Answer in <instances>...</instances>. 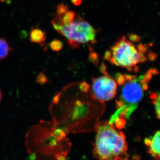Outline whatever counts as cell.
Returning a JSON list of instances; mask_svg holds the SVG:
<instances>
[{
  "label": "cell",
  "instance_id": "cell-13",
  "mask_svg": "<svg viewBox=\"0 0 160 160\" xmlns=\"http://www.w3.org/2000/svg\"><path fill=\"white\" fill-rule=\"evenodd\" d=\"M1 99H2V94H1V91H0V102H1Z\"/></svg>",
  "mask_w": 160,
  "mask_h": 160
},
{
  "label": "cell",
  "instance_id": "cell-2",
  "mask_svg": "<svg viewBox=\"0 0 160 160\" xmlns=\"http://www.w3.org/2000/svg\"><path fill=\"white\" fill-rule=\"evenodd\" d=\"M125 134L108 121L96 126L93 155L100 160H126L128 158Z\"/></svg>",
  "mask_w": 160,
  "mask_h": 160
},
{
  "label": "cell",
  "instance_id": "cell-1",
  "mask_svg": "<svg viewBox=\"0 0 160 160\" xmlns=\"http://www.w3.org/2000/svg\"><path fill=\"white\" fill-rule=\"evenodd\" d=\"M154 71L151 69L139 77L122 74L116 76L120 86V93L116 100L117 110L109 123L112 124L116 122L121 124L122 118H129L142 98L144 92L148 89V83Z\"/></svg>",
  "mask_w": 160,
  "mask_h": 160
},
{
  "label": "cell",
  "instance_id": "cell-7",
  "mask_svg": "<svg viewBox=\"0 0 160 160\" xmlns=\"http://www.w3.org/2000/svg\"><path fill=\"white\" fill-rule=\"evenodd\" d=\"M46 39V32L39 28L32 29L30 32V41L32 42L42 44Z\"/></svg>",
  "mask_w": 160,
  "mask_h": 160
},
{
  "label": "cell",
  "instance_id": "cell-4",
  "mask_svg": "<svg viewBox=\"0 0 160 160\" xmlns=\"http://www.w3.org/2000/svg\"><path fill=\"white\" fill-rule=\"evenodd\" d=\"M54 29L66 38L69 46L73 49L81 44H93L96 42L97 31L79 15L70 22L63 23L57 16L52 20Z\"/></svg>",
  "mask_w": 160,
  "mask_h": 160
},
{
  "label": "cell",
  "instance_id": "cell-9",
  "mask_svg": "<svg viewBox=\"0 0 160 160\" xmlns=\"http://www.w3.org/2000/svg\"><path fill=\"white\" fill-rule=\"evenodd\" d=\"M155 108L156 113L158 119L160 118V94L159 93H152L150 95Z\"/></svg>",
  "mask_w": 160,
  "mask_h": 160
},
{
  "label": "cell",
  "instance_id": "cell-11",
  "mask_svg": "<svg viewBox=\"0 0 160 160\" xmlns=\"http://www.w3.org/2000/svg\"><path fill=\"white\" fill-rule=\"evenodd\" d=\"M71 2L76 6H78V5L81 4L82 1L81 0H71Z\"/></svg>",
  "mask_w": 160,
  "mask_h": 160
},
{
  "label": "cell",
  "instance_id": "cell-10",
  "mask_svg": "<svg viewBox=\"0 0 160 160\" xmlns=\"http://www.w3.org/2000/svg\"><path fill=\"white\" fill-rule=\"evenodd\" d=\"M49 47L52 51H59L62 49L63 44L62 42L60 40L54 39L49 43Z\"/></svg>",
  "mask_w": 160,
  "mask_h": 160
},
{
  "label": "cell",
  "instance_id": "cell-5",
  "mask_svg": "<svg viewBox=\"0 0 160 160\" xmlns=\"http://www.w3.org/2000/svg\"><path fill=\"white\" fill-rule=\"evenodd\" d=\"M116 82L109 76L105 75L92 80V90L98 99L109 101L113 98L117 93Z\"/></svg>",
  "mask_w": 160,
  "mask_h": 160
},
{
  "label": "cell",
  "instance_id": "cell-12",
  "mask_svg": "<svg viewBox=\"0 0 160 160\" xmlns=\"http://www.w3.org/2000/svg\"><path fill=\"white\" fill-rule=\"evenodd\" d=\"M9 1V0H0V1L2 3L5 2H7V1Z\"/></svg>",
  "mask_w": 160,
  "mask_h": 160
},
{
  "label": "cell",
  "instance_id": "cell-8",
  "mask_svg": "<svg viewBox=\"0 0 160 160\" xmlns=\"http://www.w3.org/2000/svg\"><path fill=\"white\" fill-rule=\"evenodd\" d=\"M9 44L4 38H0V61L7 57L9 52L12 51Z\"/></svg>",
  "mask_w": 160,
  "mask_h": 160
},
{
  "label": "cell",
  "instance_id": "cell-6",
  "mask_svg": "<svg viewBox=\"0 0 160 160\" xmlns=\"http://www.w3.org/2000/svg\"><path fill=\"white\" fill-rule=\"evenodd\" d=\"M160 131L156 132L151 139L145 140L146 145L149 147V152L156 159H160Z\"/></svg>",
  "mask_w": 160,
  "mask_h": 160
},
{
  "label": "cell",
  "instance_id": "cell-3",
  "mask_svg": "<svg viewBox=\"0 0 160 160\" xmlns=\"http://www.w3.org/2000/svg\"><path fill=\"white\" fill-rule=\"evenodd\" d=\"M147 50L146 44L136 45L124 36L117 40L104 58L112 64L131 70L138 64L146 62Z\"/></svg>",
  "mask_w": 160,
  "mask_h": 160
}]
</instances>
